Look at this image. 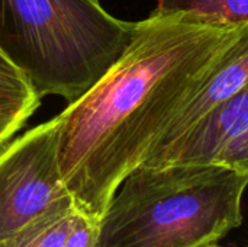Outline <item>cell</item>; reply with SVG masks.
I'll return each instance as SVG.
<instances>
[{"instance_id":"obj_1","label":"cell","mask_w":248,"mask_h":247,"mask_svg":"<svg viewBox=\"0 0 248 247\" xmlns=\"http://www.w3.org/2000/svg\"><path fill=\"white\" fill-rule=\"evenodd\" d=\"M243 26H208L157 10L135 22L119 60L57 115L60 170L80 211L102 218Z\"/></svg>"},{"instance_id":"obj_9","label":"cell","mask_w":248,"mask_h":247,"mask_svg":"<svg viewBox=\"0 0 248 247\" xmlns=\"http://www.w3.org/2000/svg\"><path fill=\"white\" fill-rule=\"evenodd\" d=\"M154 10L182 13L190 22L217 28L248 23V0H157Z\"/></svg>"},{"instance_id":"obj_5","label":"cell","mask_w":248,"mask_h":247,"mask_svg":"<svg viewBox=\"0 0 248 247\" xmlns=\"http://www.w3.org/2000/svg\"><path fill=\"white\" fill-rule=\"evenodd\" d=\"M248 128V84L209 112L187 134L150 156L144 165L215 163L221 151Z\"/></svg>"},{"instance_id":"obj_3","label":"cell","mask_w":248,"mask_h":247,"mask_svg":"<svg viewBox=\"0 0 248 247\" xmlns=\"http://www.w3.org/2000/svg\"><path fill=\"white\" fill-rule=\"evenodd\" d=\"M134 28L94 0H0V52L41 98L68 103L119 60Z\"/></svg>"},{"instance_id":"obj_4","label":"cell","mask_w":248,"mask_h":247,"mask_svg":"<svg viewBox=\"0 0 248 247\" xmlns=\"http://www.w3.org/2000/svg\"><path fill=\"white\" fill-rule=\"evenodd\" d=\"M58 159V118L0 148V239L71 199Z\"/></svg>"},{"instance_id":"obj_7","label":"cell","mask_w":248,"mask_h":247,"mask_svg":"<svg viewBox=\"0 0 248 247\" xmlns=\"http://www.w3.org/2000/svg\"><path fill=\"white\" fill-rule=\"evenodd\" d=\"M39 103L28 77L0 52V148L25 127Z\"/></svg>"},{"instance_id":"obj_8","label":"cell","mask_w":248,"mask_h":247,"mask_svg":"<svg viewBox=\"0 0 248 247\" xmlns=\"http://www.w3.org/2000/svg\"><path fill=\"white\" fill-rule=\"evenodd\" d=\"M78 213L74 199H68L13 234L0 239V247H61Z\"/></svg>"},{"instance_id":"obj_6","label":"cell","mask_w":248,"mask_h":247,"mask_svg":"<svg viewBox=\"0 0 248 247\" xmlns=\"http://www.w3.org/2000/svg\"><path fill=\"white\" fill-rule=\"evenodd\" d=\"M247 84L248 23H246L240 36L225 51V54L222 55L214 71L209 74L203 86L198 90V93L183 106L179 115L173 119L164 137L158 141L150 156L182 138L209 112L234 98Z\"/></svg>"},{"instance_id":"obj_11","label":"cell","mask_w":248,"mask_h":247,"mask_svg":"<svg viewBox=\"0 0 248 247\" xmlns=\"http://www.w3.org/2000/svg\"><path fill=\"white\" fill-rule=\"evenodd\" d=\"M215 163L248 173V128L221 151Z\"/></svg>"},{"instance_id":"obj_12","label":"cell","mask_w":248,"mask_h":247,"mask_svg":"<svg viewBox=\"0 0 248 247\" xmlns=\"http://www.w3.org/2000/svg\"><path fill=\"white\" fill-rule=\"evenodd\" d=\"M208 247H219V246H217V245H212V246H208Z\"/></svg>"},{"instance_id":"obj_13","label":"cell","mask_w":248,"mask_h":247,"mask_svg":"<svg viewBox=\"0 0 248 247\" xmlns=\"http://www.w3.org/2000/svg\"><path fill=\"white\" fill-rule=\"evenodd\" d=\"M94 1H99V0H94Z\"/></svg>"},{"instance_id":"obj_10","label":"cell","mask_w":248,"mask_h":247,"mask_svg":"<svg viewBox=\"0 0 248 247\" xmlns=\"http://www.w3.org/2000/svg\"><path fill=\"white\" fill-rule=\"evenodd\" d=\"M100 220L80 211L61 247H97Z\"/></svg>"},{"instance_id":"obj_2","label":"cell","mask_w":248,"mask_h":247,"mask_svg":"<svg viewBox=\"0 0 248 247\" xmlns=\"http://www.w3.org/2000/svg\"><path fill=\"white\" fill-rule=\"evenodd\" d=\"M248 173L218 163L141 165L99 223L97 247H208L241 226Z\"/></svg>"}]
</instances>
